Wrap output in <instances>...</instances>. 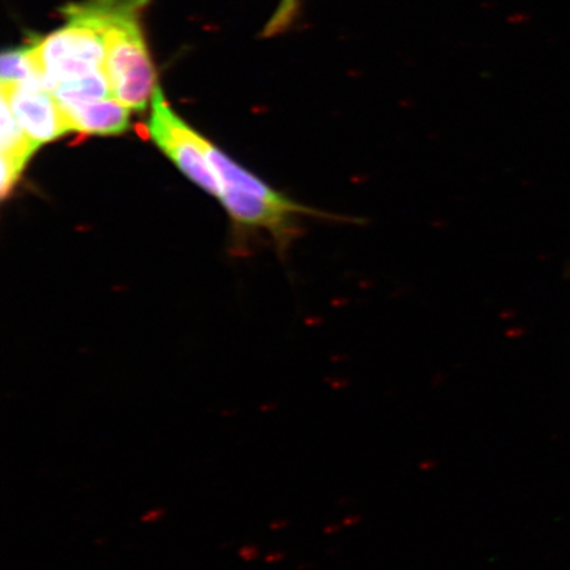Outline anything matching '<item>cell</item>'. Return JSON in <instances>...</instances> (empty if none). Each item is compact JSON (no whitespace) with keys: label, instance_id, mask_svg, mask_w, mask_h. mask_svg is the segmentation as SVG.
<instances>
[{"label":"cell","instance_id":"5","mask_svg":"<svg viewBox=\"0 0 570 570\" xmlns=\"http://www.w3.org/2000/svg\"><path fill=\"white\" fill-rule=\"evenodd\" d=\"M2 97L36 145H46L71 131L66 112L42 81L2 87Z\"/></svg>","mask_w":570,"mask_h":570},{"label":"cell","instance_id":"11","mask_svg":"<svg viewBox=\"0 0 570 570\" xmlns=\"http://www.w3.org/2000/svg\"><path fill=\"white\" fill-rule=\"evenodd\" d=\"M303 0H281L276 7L274 16L268 20L263 36L265 38H276L287 32L292 24L295 23L298 12H301Z\"/></svg>","mask_w":570,"mask_h":570},{"label":"cell","instance_id":"2","mask_svg":"<svg viewBox=\"0 0 570 570\" xmlns=\"http://www.w3.org/2000/svg\"><path fill=\"white\" fill-rule=\"evenodd\" d=\"M145 6L137 4L125 11L107 32L105 70L112 98L135 111H145L158 89L154 62L139 24V13Z\"/></svg>","mask_w":570,"mask_h":570},{"label":"cell","instance_id":"15","mask_svg":"<svg viewBox=\"0 0 570 570\" xmlns=\"http://www.w3.org/2000/svg\"><path fill=\"white\" fill-rule=\"evenodd\" d=\"M285 525H287V523H285L284 520H281V522H277L276 520V522L271 524V530H282Z\"/></svg>","mask_w":570,"mask_h":570},{"label":"cell","instance_id":"9","mask_svg":"<svg viewBox=\"0 0 570 570\" xmlns=\"http://www.w3.org/2000/svg\"><path fill=\"white\" fill-rule=\"evenodd\" d=\"M52 95L61 107L85 105L112 97L109 77L105 69L57 83Z\"/></svg>","mask_w":570,"mask_h":570},{"label":"cell","instance_id":"8","mask_svg":"<svg viewBox=\"0 0 570 570\" xmlns=\"http://www.w3.org/2000/svg\"><path fill=\"white\" fill-rule=\"evenodd\" d=\"M202 146L206 158H208V161L214 173H216L219 178L223 187L244 190L247 191V194L266 199V202L287 206V208H306L305 205L298 204L294 202V199L284 196L281 191H277L274 188H271L266 183H263L261 178L247 173L245 168L239 167L237 163L227 158L224 153H220L216 146L212 145V142L204 137H202Z\"/></svg>","mask_w":570,"mask_h":570},{"label":"cell","instance_id":"4","mask_svg":"<svg viewBox=\"0 0 570 570\" xmlns=\"http://www.w3.org/2000/svg\"><path fill=\"white\" fill-rule=\"evenodd\" d=\"M219 198L234 223L252 227V229L268 232L273 235L281 253H284L302 233L301 225H298L301 217L358 224L356 218L338 216V214L309 208V206L303 209L287 208V206L276 205L230 187H223Z\"/></svg>","mask_w":570,"mask_h":570},{"label":"cell","instance_id":"10","mask_svg":"<svg viewBox=\"0 0 570 570\" xmlns=\"http://www.w3.org/2000/svg\"><path fill=\"white\" fill-rule=\"evenodd\" d=\"M38 41L31 40L26 46L7 49L2 55V87H17V85L42 81Z\"/></svg>","mask_w":570,"mask_h":570},{"label":"cell","instance_id":"7","mask_svg":"<svg viewBox=\"0 0 570 570\" xmlns=\"http://www.w3.org/2000/svg\"><path fill=\"white\" fill-rule=\"evenodd\" d=\"M71 131L97 137L122 135L130 126V109L116 98L101 101L62 107Z\"/></svg>","mask_w":570,"mask_h":570},{"label":"cell","instance_id":"3","mask_svg":"<svg viewBox=\"0 0 570 570\" xmlns=\"http://www.w3.org/2000/svg\"><path fill=\"white\" fill-rule=\"evenodd\" d=\"M147 131L155 145L190 181L208 194L220 197L223 185L206 158L202 135L177 116L159 87L153 98Z\"/></svg>","mask_w":570,"mask_h":570},{"label":"cell","instance_id":"6","mask_svg":"<svg viewBox=\"0 0 570 570\" xmlns=\"http://www.w3.org/2000/svg\"><path fill=\"white\" fill-rule=\"evenodd\" d=\"M0 149H2V180L0 194L6 199L11 195L13 187L32 156L40 148L28 137L19 125L9 102L2 97V118H0Z\"/></svg>","mask_w":570,"mask_h":570},{"label":"cell","instance_id":"12","mask_svg":"<svg viewBox=\"0 0 570 570\" xmlns=\"http://www.w3.org/2000/svg\"><path fill=\"white\" fill-rule=\"evenodd\" d=\"M166 510L164 509H154V510H149L148 512H146L145 515H142L140 518L141 522L142 523H156V522H159L160 519L164 518V515H166Z\"/></svg>","mask_w":570,"mask_h":570},{"label":"cell","instance_id":"14","mask_svg":"<svg viewBox=\"0 0 570 570\" xmlns=\"http://www.w3.org/2000/svg\"><path fill=\"white\" fill-rule=\"evenodd\" d=\"M283 559H284V553H282V552L269 553L268 556H266L267 562H276V561H281Z\"/></svg>","mask_w":570,"mask_h":570},{"label":"cell","instance_id":"13","mask_svg":"<svg viewBox=\"0 0 570 570\" xmlns=\"http://www.w3.org/2000/svg\"><path fill=\"white\" fill-rule=\"evenodd\" d=\"M239 556L242 560L245 561H254L259 558L258 547L255 546H245L239 550Z\"/></svg>","mask_w":570,"mask_h":570},{"label":"cell","instance_id":"1","mask_svg":"<svg viewBox=\"0 0 570 570\" xmlns=\"http://www.w3.org/2000/svg\"><path fill=\"white\" fill-rule=\"evenodd\" d=\"M67 24L38 41L42 78L49 91L57 83L105 69L109 20L90 0L62 10Z\"/></svg>","mask_w":570,"mask_h":570}]
</instances>
